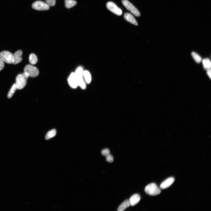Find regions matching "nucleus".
<instances>
[{
  "label": "nucleus",
  "mask_w": 211,
  "mask_h": 211,
  "mask_svg": "<svg viewBox=\"0 0 211 211\" xmlns=\"http://www.w3.org/2000/svg\"><path fill=\"white\" fill-rule=\"evenodd\" d=\"M28 77V75L24 73L19 74L17 76L15 84L17 89H21L25 87Z\"/></svg>",
  "instance_id": "nucleus-1"
},
{
  "label": "nucleus",
  "mask_w": 211,
  "mask_h": 211,
  "mask_svg": "<svg viewBox=\"0 0 211 211\" xmlns=\"http://www.w3.org/2000/svg\"><path fill=\"white\" fill-rule=\"evenodd\" d=\"M145 190L147 194L152 196L158 195L161 192L160 189L154 183L149 184L146 186Z\"/></svg>",
  "instance_id": "nucleus-2"
},
{
  "label": "nucleus",
  "mask_w": 211,
  "mask_h": 211,
  "mask_svg": "<svg viewBox=\"0 0 211 211\" xmlns=\"http://www.w3.org/2000/svg\"><path fill=\"white\" fill-rule=\"evenodd\" d=\"M83 72L82 67H79L77 69L75 73L77 79L78 85L85 89L86 88V85L83 79Z\"/></svg>",
  "instance_id": "nucleus-3"
},
{
  "label": "nucleus",
  "mask_w": 211,
  "mask_h": 211,
  "mask_svg": "<svg viewBox=\"0 0 211 211\" xmlns=\"http://www.w3.org/2000/svg\"><path fill=\"white\" fill-rule=\"evenodd\" d=\"M24 73L26 74L29 77H35L39 74L38 69L35 66L30 65H26L24 68Z\"/></svg>",
  "instance_id": "nucleus-4"
},
{
  "label": "nucleus",
  "mask_w": 211,
  "mask_h": 211,
  "mask_svg": "<svg viewBox=\"0 0 211 211\" xmlns=\"http://www.w3.org/2000/svg\"><path fill=\"white\" fill-rule=\"evenodd\" d=\"M122 3L127 9L135 16L137 17L140 16V13L138 9L128 0H122Z\"/></svg>",
  "instance_id": "nucleus-5"
},
{
  "label": "nucleus",
  "mask_w": 211,
  "mask_h": 211,
  "mask_svg": "<svg viewBox=\"0 0 211 211\" xmlns=\"http://www.w3.org/2000/svg\"><path fill=\"white\" fill-rule=\"evenodd\" d=\"M13 54L7 51L0 53V60L9 64L13 63Z\"/></svg>",
  "instance_id": "nucleus-6"
},
{
  "label": "nucleus",
  "mask_w": 211,
  "mask_h": 211,
  "mask_svg": "<svg viewBox=\"0 0 211 211\" xmlns=\"http://www.w3.org/2000/svg\"><path fill=\"white\" fill-rule=\"evenodd\" d=\"M32 8L37 11H47L50 9V6L46 3L38 1L34 3L32 5Z\"/></svg>",
  "instance_id": "nucleus-7"
},
{
  "label": "nucleus",
  "mask_w": 211,
  "mask_h": 211,
  "mask_svg": "<svg viewBox=\"0 0 211 211\" xmlns=\"http://www.w3.org/2000/svg\"><path fill=\"white\" fill-rule=\"evenodd\" d=\"M107 8L109 11L118 16L121 15L122 11L121 9L118 7L114 3L110 2L106 4Z\"/></svg>",
  "instance_id": "nucleus-8"
},
{
  "label": "nucleus",
  "mask_w": 211,
  "mask_h": 211,
  "mask_svg": "<svg viewBox=\"0 0 211 211\" xmlns=\"http://www.w3.org/2000/svg\"><path fill=\"white\" fill-rule=\"evenodd\" d=\"M22 54V52L21 50H19L13 54V64L16 65L21 62Z\"/></svg>",
  "instance_id": "nucleus-9"
},
{
  "label": "nucleus",
  "mask_w": 211,
  "mask_h": 211,
  "mask_svg": "<svg viewBox=\"0 0 211 211\" xmlns=\"http://www.w3.org/2000/svg\"><path fill=\"white\" fill-rule=\"evenodd\" d=\"M68 82L70 86L73 88H75L77 86V80L75 73H72L68 79Z\"/></svg>",
  "instance_id": "nucleus-10"
},
{
  "label": "nucleus",
  "mask_w": 211,
  "mask_h": 211,
  "mask_svg": "<svg viewBox=\"0 0 211 211\" xmlns=\"http://www.w3.org/2000/svg\"><path fill=\"white\" fill-rule=\"evenodd\" d=\"M174 181L175 179L173 177L168 178L161 184L160 188L163 189L168 188L173 184Z\"/></svg>",
  "instance_id": "nucleus-11"
},
{
  "label": "nucleus",
  "mask_w": 211,
  "mask_h": 211,
  "mask_svg": "<svg viewBox=\"0 0 211 211\" xmlns=\"http://www.w3.org/2000/svg\"><path fill=\"white\" fill-rule=\"evenodd\" d=\"M140 199V196L138 194L133 195L129 199L130 205L132 206H135L139 202Z\"/></svg>",
  "instance_id": "nucleus-12"
},
{
  "label": "nucleus",
  "mask_w": 211,
  "mask_h": 211,
  "mask_svg": "<svg viewBox=\"0 0 211 211\" xmlns=\"http://www.w3.org/2000/svg\"><path fill=\"white\" fill-rule=\"evenodd\" d=\"M124 18L128 22L137 26L138 25V23L133 16L129 13H126L124 15Z\"/></svg>",
  "instance_id": "nucleus-13"
},
{
  "label": "nucleus",
  "mask_w": 211,
  "mask_h": 211,
  "mask_svg": "<svg viewBox=\"0 0 211 211\" xmlns=\"http://www.w3.org/2000/svg\"><path fill=\"white\" fill-rule=\"evenodd\" d=\"M130 205L129 200L125 201L119 206L118 209V211H124Z\"/></svg>",
  "instance_id": "nucleus-14"
},
{
  "label": "nucleus",
  "mask_w": 211,
  "mask_h": 211,
  "mask_svg": "<svg viewBox=\"0 0 211 211\" xmlns=\"http://www.w3.org/2000/svg\"><path fill=\"white\" fill-rule=\"evenodd\" d=\"M65 6L67 9H69L75 6L77 2L74 0H65Z\"/></svg>",
  "instance_id": "nucleus-15"
},
{
  "label": "nucleus",
  "mask_w": 211,
  "mask_h": 211,
  "mask_svg": "<svg viewBox=\"0 0 211 211\" xmlns=\"http://www.w3.org/2000/svg\"><path fill=\"white\" fill-rule=\"evenodd\" d=\"M202 63L204 66V68L207 70L211 68V63L210 60L208 58L204 59L202 61Z\"/></svg>",
  "instance_id": "nucleus-16"
},
{
  "label": "nucleus",
  "mask_w": 211,
  "mask_h": 211,
  "mask_svg": "<svg viewBox=\"0 0 211 211\" xmlns=\"http://www.w3.org/2000/svg\"><path fill=\"white\" fill-rule=\"evenodd\" d=\"M29 62L32 65L36 64L38 62V58L36 55L32 54L30 55L29 57Z\"/></svg>",
  "instance_id": "nucleus-17"
},
{
  "label": "nucleus",
  "mask_w": 211,
  "mask_h": 211,
  "mask_svg": "<svg viewBox=\"0 0 211 211\" xmlns=\"http://www.w3.org/2000/svg\"><path fill=\"white\" fill-rule=\"evenodd\" d=\"M83 76L84 77L85 81L88 84L91 82V77L90 73L87 70L84 71L83 72Z\"/></svg>",
  "instance_id": "nucleus-18"
},
{
  "label": "nucleus",
  "mask_w": 211,
  "mask_h": 211,
  "mask_svg": "<svg viewBox=\"0 0 211 211\" xmlns=\"http://www.w3.org/2000/svg\"><path fill=\"white\" fill-rule=\"evenodd\" d=\"M56 130L55 129H53L50 130L47 134L45 138L46 140H49L54 137L56 135Z\"/></svg>",
  "instance_id": "nucleus-19"
},
{
  "label": "nucleus",
  "mask_w": 211,
  "mask_h": 211,
  "mask_svg": "<svg viewBox=\"0 0 211 211\" xmlns=\"http://www.w3.org/2000/svg\"><path fill=\"white\" fill-rule=\"evenodd\" d=\"M17 89V86L16 84L15 83L13 85L11 89H10L8 94L7 95L8 98H11Z\"/></svg>",
  "instance_id": "nucleus-20"
},
{
  "label": "nucleus",
  "mask_w": 211,
  "mask_h": 211,
  "mask_svg": "<svg viewBox=\"0 0 211 211\" xmlns=\"http://www.w3.org/2000/svg\"><path fill=\"white\" fill-rule=\"evenodd\" d=\"M192 55L195 61L197 63H199L202 62V58L197 53L193 52L192 53Z\"/></svg>",
  "instance_id": "nucleus-21"
},
{
  "label": "nucleus",
  "mask_w": 211,
  "mask_h": 211,
  "mask_svg": "<svg viewBox=\"0 0 211 211\" xmlns=\"http://www.w3.org/2000/svg\"><path fill=\"white\" fill-rule=\"evenodd\" d=\"M47 4L50 7H54L56 4V0H46Z\"/></svg>",
  "instance_id": "nucleus-22"
},
{
  "label": "nucleus",
  "mask_w": 211,
  "mask_h": 211,
  "mask_svg": "<svg viewBox=\"0 0 211 211\" xmlns=\"http://www.w3.org/2000/svg\"><path fill=\"white\" fill-rule=\"evenodd\" d=\"M106 161L110 163H112L114 161V158L112 155L110 154L106 156Z\"/></svg>",
  "instance_id": "nucleus-23"
},
{
  "label": "nucleus",
  "mask_w": 211,
  "mask_h": 211,
  "mask_svg": "<svg viewBox=\"0 0 211 211\" xmlns=\"http://www.w3.org/2000/svg\"><path fill=\"white\" fill-rule=\"evenodd\" d=\"M101 153L103 155L106 156L110 154V150L108 149H104L102 150Z\"/></svg>",
  "instance_id": "nucleus-24"
},
{
  "label": "nucleus",
  "mask_w": 211,
  "mask_h": 211,
  "mask_svg": "<svg viewBox=\"0 0 211 211\" xmlns=\"http://www.w3.org/2000/svg\"><path fill=\"white\" fill-rule=\"evenodd\" d=\"M4 67V62L0 60V71H1Z\"/></svg>",
  "instance_id": "nucleus-25"
},
{
  "label": "nucleus",
  "mask_w": 211,
  "mask_h": 211,
  "mask_svg": "<svg viewBox=\"0 0 211 211\" xmlns=\"http://www.w3.org/2000/svg\"><path fill=\"white\" fill-rule=\"evenodd\" d=\"M207 73L208 77H209L210 79H211V68L207 70Z\"/></svg>",
  "instance_id": "nucleus-26"
}]
</instances>
